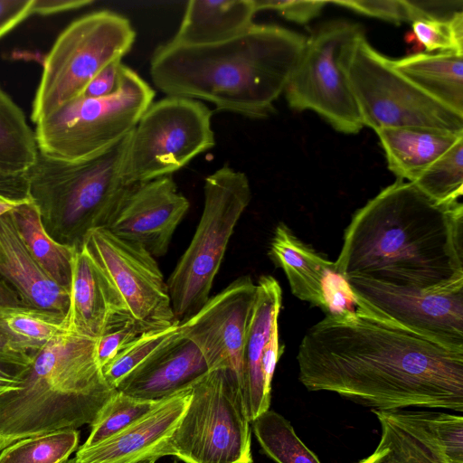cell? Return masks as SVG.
<instances>
[{"mask_svg": "<svg viewBox=\"0 0 463 463\" xmlns=\"http://www.w3.org/2000/svg\"><path fill=\"white\" fill-rule=\"evenodd\" d=\"M354 311L326 315L304 335L298 380L378 411H463V351L411 331L355 297Z\"/></svg>", "mask_w": 463, "mask_h": 463, "instance_id": "6da1fadb", "label": "cell"}, {"mask_svg": "<svg viewBox=\"0 0 463 463\" xmlns=\"http://www.w3.org/2000/svg\"><path fill=\"white\" fill-rule=\"evenodd\" d=\"M335 265L345 279L430 294L463 288V204L397 179L354 213Z\"/></svg>", "mask_w": 463, "mask_h": 463, "instance_id": "7a4b0ae2", "label": "cell"}, {"mask_svg": "<svg viewBox=\"0 0 463 463\" xmlns=\"http://www.w3.org/2000/svg\"><path fill=\"white\" fill-rule=\"evenodd\" d=\"M306 39L273 24H253L228 41L155 50L150 75L167 96L211 102L217 110L265 118L274 110L297 67Z\"/></svg>", "mask_w": 463, "mask_h": 463, "instance_id": "3957f363", "label": "cell"}, {"mask_svg": "<svg viewBox=\"0 0 463 463\" xmlns=\"http://www.w3.org/2000/svg\"><path fill=\"white\" fill-rule=\"evenodd\" d=\"M116 389L97 359V340L65 327L38 352L20 387L0 396V452L33 436L90 424Z\"/></svg>", "mask_w": 463, "mask_h": 463, "instance_id": "277c9868", "label": "cell"}, {"mask_svg": "<svg viewBox=\"0 0 463 463\" xmlns=\"http://www.w3.org/2000/svg\"><path fill=\"white\" fill-rule=\"evenodd\" d=\"M128 135L105 153L80 162L55 160L39 152L26 174L29 196L44 229L59 243L81 247L90 230L105 227L132 186L121 175Z\"/></svg>", "mask_w": 463, "mask_h": 463, "instance_id": "5b68a950", "label": "cell"}, {"mask_svg": "<svg viewBox=\"0 0 463 463\" xmlns=\"http://www.w3.org/2000/svg\"><path fill=\"white\" fill-rule=\"evenodd\" d=\"M154 97V90L122 63L119 85L112 95L79 97L35 123L38 150L71 163L96 157L132 131Z\"/></svg>", "mask_w": 463, "mask_h": 463, "instance_id": "8992f818", "label": "cell"}, {"mask_svg": "<svg viewBox=\"0 0 463 463\" xmlns=\"http://www.w3.org/2000/svg\"><path fill=\"white\" fill-rule=\"evenodd\" d=\"M250 199V181L243 172L224 165L205 178L199 223L166 281L179 324L209 299L230 239Z\"/></svg>", "mask_w": 463, "mask_h": 463, "instance_id": "52a82bcc", "label": "cell"}, {"mask_svg": "<svg viewBox=\"0 0 463 463\" xmlns=\"http://www.w3.org/2000/svg\"><path fill=\"white\" fill-rule=\"evenodd\" d=\"M135 39L130 21L109 10L91 12L71 22L44 58L32 121L35 124L79 98L102 69L121 61Z\"/></svg>", "mask_w": 463, "mask_h": 463, "instance_id": "ba28073f", "label": "cell"}, {"mask_svg": "<svg viewBox=\"0 0 463 463\" xmlns=\"http://www.w3.org/2000/svg\"><path fill=\"white\" fill-rule=\"evenodd\" d=\"M170 447L184 463H252L250 420L237 376L209 371L191 386Z\"/></svg>", "mask_w": 463, "mask_h": 463, "instance_id": "9c48e42d", "label": "cell"}, {"mask_svg": "<svg viewBox=\"0 0 463 463\" xmlns=\"http://www.w3.org/2000/svg\"><path fill=\"white\" fill-rule=\"evenodd\" d=\"M213 111L203 102L167 96L152 103L128 135L121 175L128 185L185 166L215 145Z\"/></svg>", "mask_w": 463, "mask_h": 463, "instance_id": "30bf717a", "label": "cell"}, {"mask_svg": "<svg viewBox=\"0 0 463 463\" xmlns=\"http://www.w3.org/2000/svg\"><path fill=\"white\" fill-rule=\"evenodd\" d=\"M363 33L357 24L335 20L306 39L284 91L291 109L315 111L345 134H355L364 128L347 74L354 46Z\"/></svg>", "mask_w": 463, "mask_h": 463, "instance_id": "8fae6325", "label": "cell"}, {"mask_svg": "<svg viewBox=\"0 0 463 463\" xmlns=\"http://www.w3.org/2000/svg\"><path fill=\"white\" fill-rule=\"evenodd\" d=\"M349 82L364 127L425 128L463 133V116L420 90L377 52L364 33L347 65Z\"/></svg>", "mask_w": 463, "mask_h": 463, "instance_id": "7c38bea8", "label": "cell"}, {"mask_svg": "<svg viewBox=\"0 0 463 463\" xmlns=\"http://www.w3.org/2000/svg\"><path fill=\"white\" fill-rule=\"evenodd\" d=\"M82 245L109 278L143 331L179 325L155 257L102 227L90 230Z\"/></svg>", "mask_w": 463, "mask_h": 463, "instance_id": "4fadbf2b", "label": "cell"}, {"mask_svg": "<svg viewBox=\"0 0 463 463\" xmlns=\"http://www.w3.org/2000/svg\"><path fill=\"white\" fill-rule=\"evenodd\" d=\"M381 426L374 451L358 463H463V417L372 410Z\"/></svg>", "mask_w": 463, "mask_h": 463, "instance_id": "5bb4252c", "label": "cell"}, {"mask_svg": "<svg viewBox=\"0 0 463 463\" xmlns=\"http://www.w3.org/2000/svg\"><path fill=\"white\" fill-rule=\"evenodd\" d=\"M356 297L393 322L463 351V288L430 294L364 279H345Z\"/></svg>", "mask_w": 463, "mask_h": 463, "instance_id": "9a60e30c", "label": "cell"}, {"mask_svg": "<svg viewBox=\"0 0 463 463\" xmlns=\"http://www.w3.org/2000/svg\"><path fill=\"white\" fill-rule=\"evenodd\" d=\"M255 295L250 277H240L179 324L181 333L201 350L209 370L232 371L241 391L243 350Z\"/></svg>", "mask_w": 463, "mask_h": 463, "instance_id": "2e32d148", "label": "cell"}, {"mask_svg": "<svg viewBox=\"0 0 463 463\" xmlns=\"http://www.w3.org/2000/svg\"><path fill=\"white\" fill-rule=\"evenodd\" d=\"M189 205L171 175L159 177L132 185L103 228L162 257Z\"/></svg>", "mask_w": 463, "mask_h": 463, "instance_id": "e0dca14e", "label": "cell"}, {"mask_svg": "<svg viewBox=\"0 0 463 463\" xmlns=\"http://www.w3.org/2000/svg\"><path fill=\"white\" fill-rule=\"evenodd\" d=\"M269 255L284 270L298 298L321 308L326 315L355 310V297L335 262L301 241L283 222L275 229Z\"/></svg>", "mask_w": 463, "mask_h": 463, "instance_id": "ac0fdd59", "label": "cell"}, {"mask_svg": "<svg viewBox=\"0 0 463 463\" xmlns=\"http://www.w3.org/2000/svg\"><path fill=\"white\" fill-rule=\"evenodd\" d=\"M191 387L158 403L147 413L110 438L89 448L80 447L76 463H137L173 456L171 438L184 416Z\"/></svg>", "mask_w": 463, "mask_h": 463, "instance_id": "d6986e66", "label": "cell"}, {"mask_svg": "<svg viewBox=\"0 0 463 463\" xmlns=\"http://www.w3.org/2000/svg\"><path fill=\"white\" fill-rule=\"evenodd\" d=\"M130 320L122 297L104 270L83 245L75 249L67 327L97 340L110 328Z\"/></svg>", "mask_w": 463, "mask_h": 463, "instance_id": "ffe728a7", "label": "cell"}, {"mask_svg": "<svg viewBox=\"0 0 463 463\" xmlns=\"http://www.w3.org/2000/svg\"><path fill=\"white\" fill-rule=\"evenodd\" d=\"M196 345L177 333L141 364L129 373L116 390L152 401H161L190 388L209 373Z\"/></svg>", "mask_w": 463, "mask_h": 463, "instance_id": "44dd1931", "label": "cell"}, {"mask_svg": "<svg viewBox=\"0 0 463 463\" xmlns=\"http://www.w3.org/2000/svg\"><path fill=\"white\" fill-rule=\"evenodd\" d=\"M11 212L0 217V277L28 307L66 317L69 290L58 285L33 258Z\"/></svg>", "mask_w": 463, "mask_h": 463, "instance_id": "7402d4cb", "label": "cell"}, {"mask_svg": "<svg viewBox=\"0 0 463 463\" xmlns=\"http://www.w3.org/2000/svg\"><path fill=\"white\" fill-rule=\"evenodd\" d=\"M282 305V290L272 276H261L243 350L242 396L249 420L253 421L269 409L271 392L265 385L261 359L270 335L278 326Z\"/></svg>", "mask_w": 463, "mask_h": 463, "instance_id": "603a6c76", "label": "cell"}, {"mask_svg": "<svg viewBox=\"0 0 463 463\" xmlns=\"http://www.w3.org/2000/svg\"><path fill=\"white\" fill-rule=\"evenodd\" d=\"M257 12L254 0H191L170 42L202 46L228 41L249 29Z\"/></svg>", "mask_w": 463, "mask_h": 463, "instance_id": "cb8c5ba5", "label": "cell"}, {"mask_svg": "<svg viewBox=\"0 0 463 463\" xmlns=\"http://www.w3.org/2000/svg\"><path fill=\"white\" fill-rule=\"evenodd\" d=\"M388 168L398 179L413 182L432 162L463 138L453 133L425 128H388L375 130Z\"/></svg>", "mask_w": 463, "mask_h": 463, "instance_id": "d4e9b609", "label": "cell"}, {"mask_svg": "<svg viewBox=\"0 0 463 463\" xmlns=\"http://www.w3.org/2000/svg\"><path fill=\"white\" fill-rule=\"evenodd\" d=\"M392 66L424 93L463 116V55L414 53Z\"/></svg>", "mask_w": 463, "mask_h": 463, "instance_id": "484cf974", "label": "cell"}, {"mask_svg": "<svg viewBox=\"0 0 463 463\" xmlns=\"http://www.w3.org/2000/svg\"><path fill=\"white\" fill-rule=\"evenodd\" d=\"M11 213L20 237L33 258L58 285L70 292L75 249L59 243L49 235L32 199L24 201Z\"/></svg>", "mask_w": 463, "mask_h": 463, "instance_id": "4316f807", "label": "cell"}, {"mask_svg": "<svg viewBox=\"0 0 463 463\" xmlns=\"http://www.w3.org/2000/svg\"><path fill=\"white\" fill-rule=\"evenodd\" d=\"M38 154L34 130L24 111L0 87V174L26 175Z\"/></svg>", "mask_w": 463, "mask_h": 463, "instance_id": "83f0119b", "label": "cell"}, {"mask_svg": "<svg viewBox=\"0 0 463 463\" xmlns=\"http://www.w3.org/2000/svg\"><path fill=\"white\" fill-rule=\"evenodd\" d=\"M251 422L261 449L275 462L321 463L279 413L268 410Z\"/></svg>", "mask_w": 463, "mask_h": 463, "instance_id": "f1b7e54d", "label": "cell"}, {"mask_svg": "<svg viewBox=\"0 0 463 463\" xmlns=\"http://www.w3.org/2000/svg\"><path fill=\"white\" fill-rule=\"evenodd\" d=\"M66 326V317L32 308L0 307V331L37 353Z\"/></svg>", "mask_w": 463, "mask_h": 463, "instance_id": "f546056e", "label": "cell"}, {"mask_svg": "<svg viewBox=\"0 0 463 463\" xmlns=\"http://www.w3.org/2000/svg\"><path fill=\"white\" fill-rule=\"evenodd\" d=\"M438 203H454L463 194V138L427 166L413 182Z\"/></svg>", "mask_w": 463, "mask_h": 463, "instance_id": "4dcf8cb0", "label": "cell"}, {"mask_svg": "<svg viewBox=\"0 0 463 463\" xmlns=\"http://www.w3.org/2000/svg\"><path fill=\"white\" fill-rule=\"evenodd\" d=\"M80 432L65 429L20 439L0 452V463H61L78 448Z\"/></svg>", "mask_w": 463, "mask_h": 463, "instance_id": "1f68e13d", "label": "cell"}, {"mask_svg": "<svg viewBox=\"0 0 463 463\" xmlns=\"http://www.w3.org/2000/svg\"><path fill=\"white\" fill-rule=\"evenodd\" d=\"M159 401L137 398L116 390L90 424V432L82 448L94 446L150 411Z\"/></svg>", "mask_w": 463, "mask_h": 463, "instance_id": "d6a6232c", "label": "cell"}, {"mask_svg": "<svg viewBox=\"0 0 463 463\" xmlns=\"http://www.w3.org/2000/svg\"><path fill=\"white\" fill-rule=\"evenodd\" d=\"M178 330L179 325L150 330L129 342L101 368L108 384L116 389L129 373L167 343Z\"/></svg>", "mask_w": 463, "mask_h": 463, "instance_id": "836d02e7", "label": "cell"}, {"mask_svg": "<svg viewBox=\"0 0 463 463\" xmlns=\"http://www.w3.org/2000/svg\"><path fill=\"white\" fill-rule=\"evenodd\" d=\"M412 36L427 52L463 55V12L446 21L420 20L412 23Z\"/></svg>", "mask_w": 463, "mask_h": 463, "instance_id": "e575fe53", "label": "cell"}, {"mask_svg": "<svg viewBox=\"0 0 463 463\" xmlns=\"http://www.w3.org/2000/svg\"><path fill=\"white\" fill-rule=\"evenodd\" d=\"M354 12L391 23L415 22L410 0H337L328 1Z\"/></svg>", "mask_w": 463, "mask_h": 463, "instance_id": "d590c367", "label": "cell"}, {"mask_svg": "<svg viewBox=\"0 0 463 463\" xmlns=\"http://www.w3.org/2000/svg\"><path fill=\"white\" fill-rule=\"evenodd\" d=\"M254 3L258 12L261 10L276 11L287 20L304 24L319 15L328 1L254 0Z\"/></svg>", "mask_w": 463, "mask_h": 463, "instance_id": "8d00e7d4", "label": "cell"}, {"mask_svg": "<svg viewBox=\"0 0 463 463\" xmlns=\"http://www.w3.org/2000/svg\"><path fill=\"white\" fill-rule=\"evenodd\" d=\"M146 332L133 320L110 328L97 339V359L102 368L108 364L125 345Z\"/></svg>", "mask_w": 463, "mask_h": 463, "instance_id": "74e56055", "label": "cell"}, {"mask_svg": "<svg viewBox=\"0 0 463 463\" xmlns=\"http://www.w3.org/2000/svg\"><path fill=\"white\" fill-rule=\"evenodd\" d=\"M121 61H116L102 69L86 86L80 97L99 99L112 95L118 88Z\"/></svg>", "mask_w": 463, "mask_h": 463, "instance_id": "f35d334b", "label": "cell"}, {"mask_svg": "<svg viewBox=\"0 0 463 463\" xmlns=\"http://www.w3.org/2000/svg\"><path fill=\"white\" fill-rule=\"evenodd\" d=\"M33 0H0V39L31 16Z\"/></svg>", "mask_w": 463, "mask_h": 463, "instance_id": "ab89813d", "label": "cell"}, {"mask_svg": "<svg viewBox=\"0 0 463 463\" xmlns=\"http://www.w3.org/2000/svg\"><path fill=\"white\" fill-rule=\"evenodd\" d=\"M35 354L0 331V363L28 367Z\"/></svg>", "mask_w": 463, "mask_h": 463, "instance_id": "60d3db41", "label": "cell"}, {"mask_svg": "<svg viewBox=\"0 0 463 463\" xmlns=\"http://www.w3.org/2000/svg\"><path fill=\"white\" fill-rule=\"evenodd\" d=\"M283 349L284 347L279 345V327L277 326L273 329L270 337L265 346L261 359V368L265 385L270 392L274 371L279 357L283 354Z\"/></svg>", "mask_w": 463, "mask_h": 463, "instance_id": "b9f144b4", "label": "cell"}, {"mask_svg": "<svg viewBox=\"0 0 463 463\" xmlns=\"http://www.w3.org/2000/svg\"><path fill=\"white\" fill-rule=\"evenodd\" d=\"M93 3V0H33L31 15L59 14L80 9Z\"/></svg>", "mask_w": 463, "mask_h": 463, "instance_id": "7bdbcfd3", "label": "cell"}, {"mask_svg": "<svg viewBox=\"0 0 463 463\" xmlns=\"http://www.w3.org/2000/svg\"><path fill=\"white\" fill-rule=\"evenodd\" d=\"M0 195L14 201L30 199L26 175L0 174Z\"/></svg>", "mask_w": 463, "mask_h": 463, "instance_id": "ee69618b", "label": "cell"}, {"mask_svg": "<svg viewBox=\"0 0 463 463\" xmlns=\"http://www.w3.org/2000/svg\"><path fill=\"white\" fill-rule=\"evenodd\" d=\"M28 367L0 363V396L16 390L23 383Z\"/></svg>", "mask_w": 463, "mask_h": 463, "instance_id": "f6af8a7d", "label": "cell"}, {"mask_svg": "<svg viewBox=\"0 0 463 463\" xmlns=\"http://www.w3.org/2000/svg\"><path fill=\"white\" fill-rule=\"evenodd\" d=\"M25 307L14 289L0 277V307Z\"/></svg>", "mask_w": 463, "mask_h": 463, "instance_id": "bcb514c9", "label": "cell"}, {"mask_svg": "<svg viewBox=\"0 0 463 463\" xmlns=\"http://www.w3.org/2000/svg\"><path fill=\"white\" fill-rule=\"evenodd\" d=\"M28 200V199H27ZM24 201H14L8 198H5L2 195H0V217L4 214L11 212L13 209H14L17 205H19Z\"/></svg>", "mask_w": 463, "mask_h": 463, "instance_id": "7dc6e473", "label": "cell"}, {"mask_svg": "<svg viewBox=\"0 0 463 463\" xmlns=\"http://www.w3.org/2000/svg\"><path fill=\"white\" fill-rule=\"evenodd\" d=\"M61 463H76L75 458H68Z\"/></svg>", "mask_w": 463, "mask_h": 463, "instance_id": "c3c4849f", "label": "cell"}, {"mask_svg": "<svg viewBox=\"0 0 463 463\" xmlns=\"http://www.w3.org/2000/svg\"><path fill=\"white\" fill-rule=\"evenodd\" d=\"M156 460L155 459H146V460H143V461H140V462H137V463H156Z\"/></svg>", "mask_w": 463, "mask_h": 463, "instance_id": "681fc988", "label": "cell"}, {"mask_svg": "<svg viewBox=\"0 0 463 463\" xmlns=\"http://www.w3.org/2000/svg\"><path fill=\"white\" fill-rule=\"evenodd\" d=\"M174 463H176V462H174Z\"/></svg>", "mask_w": 463, "mask_h": 463, "instance_id": "f907efd6", "label": "cell"}]
</instances>
